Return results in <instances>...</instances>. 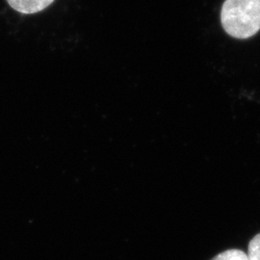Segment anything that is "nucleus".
I'll return each instance as SVG.
<instances>
[{
  "mask_svg": "<svg viewBox=\"0 0 260 260\" xmlns=\"http://www.w3.org/2000/svg\"><path fill=\"white\" fill-rule=\"evenodd\" d=\"M221 19L223 29L231 36L251 37L260 29V0H225Z\"/></svg>",
  "mask_w": 260,
  "mask_h": 260,
  "instance_id": "1",
  "label": "nucleus"
},
{
  "mask_svg": "<svg viewBox=\"0 0 260 260\" xmlns=\"http://www.w3.org/2000/svg\"><path fill=\"white\" fill-rule=\"evenodd\" d=\"M7 2L13 9L20 14L31 15L47 9L54 0H7Z\"/></svg>",
  "mask_w": 260,
  "mask_h": 260,
  "instance_id": "2",
  "label": "nucleus"
},
{
  "mask_svg": "<svg viewBox=\"0 0 260 260\" xmlns=\"http://www.w3.org/2000/svg\"><path fill=\"white\" fill-rule=\"evenodd\" d=\"M211 260H249V258L248 254L241 250L231 249L220 252Z\"/></svg>",
  "mask_w": 260,
  "mask_h": 260,
  "instance_id": "3",
  "label": "nucleus"
},
{
  "mask_svg": "<svg viewBox=\"0 0 260 260\" xmlns=\"http://www.w3.org/2000/svg\"><path fill=\"white\" fill-rule=\"evenodd\" d=\"M247 254L249 260H260V233L251 238Z\"/></svg>",
  "mask_w": 260,
  "mask_h": 260,
  "instance_id": "4",
  "label": "nucleus"
}]
</instances>
